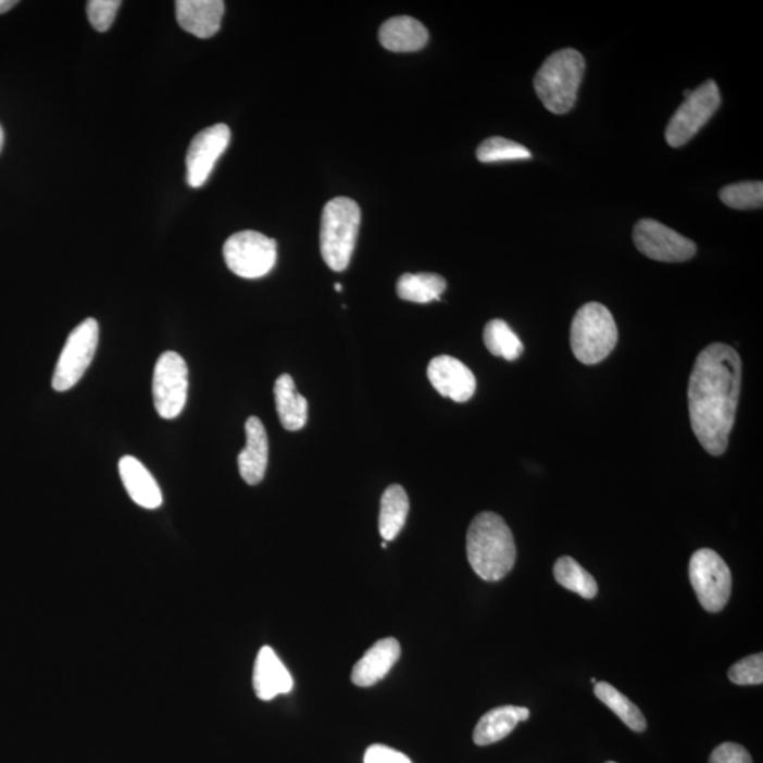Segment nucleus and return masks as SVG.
<instances>
[{
	"instance_id": "obj_1",
	"label": "nucleus",
	"mask_w": 763,
	"mask_h": 763,
	"mask_svg": "<svg viewBox=\"0 0 763 763\" xmlns=\"http://www.w3.org/2000/svg\"><path fill=\"white\" fill-rule=\"evenodd\" d=\"M741 379V358L727 343L705 347L692 366L687 392L691 428L711 455H723L727 451Z\"/></svg>"
},
{
	"instance_id": "obj_2",
	"label": "nucleus",
	"mask_w": 763,
	"mask_h": 763,
	"mask_svg": "<svg viewBox=\"0 0 763 763\" xmlns=\"http://www.w3.org/2000/svg\"><path fill=\"white\" fill-rule=\"evenodd\" d=\"M466 555L471 567L485 581L506 577L516 562L515 539L506 522L493 512L475 516L466 534Z\"/></svg>"
},
{
	"instance_id": "obj_3",
	"label": "nucleus",
	"mask_w": 763,
	"mask_h": 763,
	"mask_svg": "<svg viewBox=\"0 0 763 763\" xmlns=\"http://www.w3.org/2000/svg\"><path fill=\"white\" fill-rule=\"evenodd\" d=\"M586 60L579 51L563 49L548 57L535 77V91L546 110L564 115L576 105Z\"/></svg>"
},
{
	"instance_id": "obj_4",
	"label": "nucleus",
	"mask_w": 763,
	"mask_h": 763,
	"mask_svg": "<svg viewBox=\"0 0 763 763\" xmlns=\"http://www.w3.org/2000/svg\"><path fill=\"white\" fill-rule=\"evenodd\" d=\"M360 225L361 209L351 198L337 197L325 204L320 248L324 262L334 272L346 271L350 265Z\"/></svg>"
},
{
	"instance_id": "obj_5",
	"label": "nucleus",
	"mask_w": 763,
	"mask_h": 763,
	"mask_svg": "<svg viewBox=\"0 0 763 763\" xmlns=\"http://www.w3.org/2000/svg\"><path fill=\"white\" fill-rule=\"evenodd\" d=\"M570 342L574 357L586 365L604 361L618 342L614 315L604 304L591 301L574 315Z\"/></svg>"
},
{
	"instance_id": "obj_6",
	"label": "nucleus",
	"mask_w": 763,
	"mask_h": 763,
	"mask_svg": "<svg viewBox=\"0 0 763 763\" xmlns=\"http://www.w3.org/2000/svg\"><path fill=\"white\" fill-rule=\"evenodd\" d=\"M224 259L235 275L243 279H259L275 267L277 243L257 230H240L226 240Z\"/></svg>"
},
{
	"instance_id": "obj_7",
	"label": "nucleus",
	"mask_w": 763,
	"mask_h": 763,
	"mask_svg": "<svg viewBox=\"0 0 763 763\" xmlns=\"http://www.w3.org/2000/svg\"><path fill=\"white\" fill-rule=\"evenodd\" d=\"M689 576L699 602L705 611L720 612L727 605L733 590V576L717 551L697 550L691 555Z\"/></svg>"
},
{
	"instance_id": "obj_8",
	"label": "nucleus",
	"mask_w": 763,
	"mask_h": 763,
	"mask_svg": "<svg viewBox=\"0 0 763 763\" xmlns=\"http://www.w3.org/2000/svg\"><path fill=\"white\" fill-rule=\"evenodd\" d=\"M721 105V93L717 84L709 79L686 97L685 102L677 108L675 115L666 127V141L672 148H681L690 141L701 127L713 117Z\"/></svg>"
},
{
	"instance_id": "obj_9",
	"label": "nucleus",
	"mask_w": 763,
	"mask_h": 763,
	"mask_svg": "<svg viewBox=\"0 0 763 763\" xmlns=\"http://www.w3.org/2000/svg\"><path fill=\"white\" fill-rule=\"evenodd\" d=\"M98 339L99 325L93 318L85 320L70 334L54 371L53 388L57 392H67L83 378L96 355Z\"/></svg>"
},
{
	"instance_id": "obj_10",
	"label": "nucleus",
	"mask_w": 763,
	"mask_h": 763,
	"mask_svg": "<svg viewBox=\"0 0 763 763\" xmlns=\"http://www.w3.org/2000/svg\"><path fill=\"white\" fill-rule=\"evenodd\" d=\"M188 367L180 353H162L154 367L153 400L159 416L172 421L180 416L187 402Z\"/></svg>"
},
{
	"instance_id": "obj_11",
	"label": "nucleus",
	"mask_w": 763,
	"mask_h": 763,
	"mask_svg": "<svg viewBox=\"0 0 763 763\" xmlns=\"http://www.w3.org/2000/svg\"><path fill=\"white\" fill-rule=\"evenodd\" d=\"M634 242L645 257L658 262H686L695 257L696 243L654 220H640L634 228Z\"/></svg>"
},
{
	"instance_id": "obj_12",
	"label": "nucleus",
	"mask_w": 763,
	"mask_h": 763,
	"mask_svg": "<svg viewBox=\"0 0 763 763\" xmlns=\"http://www.w3.org/2000/svg\"><path fill=\"white\" fill-rule=\"evenodd\" d=\"M229 140L230 130L225 124L207 127L196 135L186 158L188 186L192 188L204 186L215 163L228 148Z\"/></svg>"
},
{
	"instance_id": "obj_13",
	"label": "nucleus",
	"mask_w": 763,
	"mask_h": 763,
	"mask_svg": "<svg viewBox=\"0 0 763 763\" xmlns=\"http://www.w3.org/2000/svg\"><path fill=\"white\" fill-rule=\"evenodd\" d=\"M427 376L438 393L456 403L468 402L477 389L473 371L454 357L433 358L427 367Z\"/></svg>"
},
{
	"instance_id": "obj_14",
	"label": "nucleus",
	"mask_w": 763,
	"mask_h": 763,
	"mask_svg": "<svg viewBox=\"0 0 763 763\" xmlns=\"http://www.w3.org/2000/svg\"><path fill=\"white\" fill-rule=\"evenodd\" d=\"M224 12L223 0H177L176 2L178 25L198 39H210L218 33Z\"/></svg>"
},
{
	"instance_id": "obj_15",
	"label": "nucleus",
	"mask_w": 763,
	"mask_h": 763,
	"mask_svg": "<svg viewBox=\"0 0 763 763\" xmlns=\"http://www.w3.org/2000/svg\"><path fill=\"white\" fill-rule=\"evenodd\" d=\"M295 681L275 650L263 647L259 650L253 668V689L259 699L271 701L293 690Z\"/></svg>"
},
{
	"instance_id": "obj_16",
	"label": "nucleus",
	"mask_w": 763,
	"mask_h": 763,
	"mask_svg": "<svg viewBox=\"0 0 763 763\" xmlns=\"http://www.w3.org/2000/svg\"><path fill=\"white\" fill-rule=\"evenodd\" d=\"M247 446L238 455L240 477L249 485H258L265 478L268 461V440L261 418L249 417L245 424Z\"/></svg>"
},
{
	"instance_id": "obj_17",
	"label": "nucleus",
	"mask_w": 763,
	"mask_h": 763,
	"mask_svg": "<svg viewBox=\"0 0 763 763\" xmlns=\"http://www.w3.org/2000/svg\"><path fill=\"white\" fill-rule=\"evenodd\" d=\"M400 658V643L395 638L380 639L357 662L351 680L358 687H371L379 683Z\"/></svg>"
},
{
	"instance_id": "obj_18",
	"label": "nucleus",
	"mask_w": 763,
	"mask_h": 763,
	"mask_svg": "<svg viewBox=\"0 0 763 763\" xmlns=\"http://www.w3.org/2000/svg\"><path fill=\"white\" fill-rule=\"evenodd\" d=\"M120 474L132 501L145 509L162 506L163 495L153 475L135 456L125 455L120 461Z\"/></svg>"
},
{
	"instance_id": "obj_19",
	"label": "nucleus",
	"mask_w": 763,
	"mask_h": 763,
	"mask_svg": "<svg viewBox=\"0 0 763 763\" xmlns=\"http://www.w3.org/2000/svg\"><path fill=\"white\" fill-rule=\"evenodd\" d=\"M380 45L395 53L422 50L428 41L423 23L410 16L390 17L379 28Z\"/></svg>"
},
{
	"instance_id": "obj_20",
	"label": "nucleus",
	"mask_w": 763,
	"mask_h": 763,
	"mask_svg": "<svg viewBox=\"0 0 763 763\" xmlns=\"http://www.w3.org/2000/svg\"><path fill=\"white\" fill-rule=\"evenodd\" d=\"M529 717L530 711L526 706H497L478 721L474 729V742L478 747H487L501 741L517 727V724Z\"/></svg>"
},
{
	"instance_id": "obj_21",
	"label": "nucleus",
	"mask_w": 763,
	"mask_h": 763,
	"mask_svg": "<svg viewBox=\"0 0 763 763\" xmlns=\"http://www.w3.org/2000/svg\"><path fill=\"white\" fill-rule=\"evenodd\" d=\"M276 410L282 426L289 431H297L305 426L309 404L303 395L296 389L290 375H280L275 384Z\"/></svg>"
},
{
	"instance_id": "obj_22",
	"label": "nucleus",
	"mask_w": 763,
	"mask_h": 763,
	"mask_svg": "<svg viewBox=\"0 0 763 763\" xmlns=\"http://www.w3.org/2000/svg\"><path fill=\"white\" fill-rule=\"evenodd\" d=\"M409 498L403 487L395 484L386 488L380 499L379 534L385 541H392L402 531L408 520Z\"/></svg>"
},
{
	"instance_id": "obj_23",
	"label": "nucleus",
	"mask_w": 763,
	"mask_h": 763,
	"mask_svg": "<svg viewBox=\"0 0 763 763\" xmlns=\"http://www.w3.org/2000/svg\"><path fill=\"white\" fill-rule=\"evenodd\" d=\"M447 282L436 273H406L400 276L396 290L402 300L412 303H431L445 293Z\"/></svg>"
},
{
	"instance_id": "obj_24",
	"label": "nucleus",
	"mask_w": 763,
	"mask_h": 763,
	"mask_svg": "<svg viewBox=\"0 0 763 763\" xmlns=\"http://www.w3.org/2000/svg\"><path fill=\"white\" fill-rule=\"evenodd\" d=\"M593 691H596L598 700L602 701L612 713L618 715L626 727H629L635 733H643L647 729V718H645L639 706L634 704L628 697L622 695L614 686H611L610 683H596Z\"/></svg>"
},
{
	"instance_id": "obj_25",
	"label": "nucleus",
	"mask_w": 763,
	"mask_h": 763,
	"mask_svg": "<svg viewBox=\"0 0 763 763\" xmlns=\"http://www.w3.org/2000/svg\"><path fill=\"white\" fill-rule=\"evenodd\" d=\"M553 574L555 581L564 587L565 590L576 592L578 596L586 598V600H592L597 596L598 586L596 578L570 555H563L555 562Z\"/></svg>"
},
{
	"instance_id": "obj_26",
	"label": "nucleus",
	"mask_w": 763,
	"mask_h": 763,
	"mask_svg": "<svg viewBox=\"0 0 763 763\" xmlns=\"http://www.w3.org/2000/svg\"><path fill=\"white\" fill-rule=\"evenodd\" d=\"M484 342L492 355L501 357L506 361H515L523 353V343L520 337L503 320H491L485 325Z\"/></svg>"
},
{
	"instance_id": "obj_27",
	"label": "nucleus",
	"mask_w": 763,
	"mask_h": 763,
	"mask_svg": "<svg viewBox=\"0 0 763 763\" xmlns=\"http://www.w3.org/2000/svg\"><path fill=\"white\" fill-rule=\"evenodd\" d=\"M477 159L480 163L512 162L531 159L530 150L516 141L493 136L478 146Z\"/></svg>"
},
{
	"instance_id": "obj_28",
	"label": "nucleus",
	"mask_w": 763,
	"mask_h": 763,
	"mask_svg": "<svg viewBox=\"0 0 763 763\" xmlns=\"http://www.w3.org/2000/svg\"><path fill=\"white\" fill-rule=\"evenodd\" d=\"M720 200L734 210L761 209L763 205V183L729 184L720 191Z\"/></svg>"
},
{
	"instance_id": "obj_29",
	"label": "nucleus",
	"mask_w": 763,
	"mask_h": 763,
	"mask_svg": "<svg viewBox=\"0 0 763 763\" xmlns=\"http://www.w3.org/2000/svg\"><path fill=\"white\" fill-rule=\"evenodd\" d=\"M729 680L738 686H758L763 683V654L755 653L733 664Z\"/></svg>"
},
{
	"instance_id": "obj_30",
	"label": "nucleus",
	"mask_w": 763,
	"mask_h": 763,
	"mask_svg": "<svg viewBox=\"0 0 763 763\" xmlns=\"http://www.w3.org/2000/svg\"><path fill=\"white\" fill-rule=\"evenodd\" d=\"M121 4V0H89L87 3L89 23L98 32L110 30Z\"/></svg>"
},
{
	"instance_id": "obj_31",
	"label": "nucleus",
	"mask_w": 763,
	"mask_h": 763,
	"mask_svg": "<svg viewBox=\"0 0 763 763\" xmlns=\"http://www.w3.org/2000/svg\"><path fill=\"white\" fill-rule=\"evenodd\" d=\"M709 763H753L746 748L739 743H721L711 753Z\"/></svg>"
},
{
	"instance_id": "obj_32",
	"label": "nucleus",
	"mask_w": 763,
	"mask_h": 763,
	"mask_svg": "<svg viewBox=\"0 0 763 763\" xmlns=\"http://www.w3.org/2000/svg\"><path fill=\"white\" fill-rule=\"evenodd\" d=\"M364 763H412V761L396 749L376 743L366 749Z\"/></svg>"
},
{
	"instance_id": "obj_33",
	"label": "nucleus",
	"mask_w": 763,
	"mask_h": 763,
	"mask_svg": "<svg viewBox=\"0 0 763 763\" xmlns=\"http://www.w3.org/2000/svg\"><path fill=\"white\" fill-rule=\"evenodd\" d=\"M16 4V0H0V14L11 11Z\"/></svg>"
},
{
	"instance_id": "obj_34",
	"label": "nucleus",
	"mask_w": 763,
	"mask_h": 763,
	"mask_svg": "<svg viewBox=\"0 0 763 763\" xmlns=\"http://www.w3.org/2000/svg\"><path fill=\"white\" fill-rule=\"evenodd\" d=\"M3 143H4V132H3L2 125H0V152H2Z\"/></svg>"
},
{
	"instance_id": "obj_35",
	"label": "nucleus",
	"mask_w": 763,
	"mask_h": 763,
	"mask_svg": "<svg viewBox=\"0 0 763 763\" xmlns=\"http://www.w3.org/2000/svg\"><path fill=\"white\" fill-rule=\"evenodd\" d=\"M334 287H336V290H337V291H342V286L339 285V283H337V285L334 286Z\"/></svg>"
},
{
	"instance_id": "obj_36",
	"label": "nucleus",
	"mask_w": 763,
	"mask_h": 763,
	"mask_svg": "<svg viewBox=\"0 0 763 763\" xmlns=\"http://www.w3.org/2000/svg\"><path fill=\"white\" fill-rule=\"evenodd\" d=\"M606 763H616V762H606Z\"/></svg>"
}]
</instances>
